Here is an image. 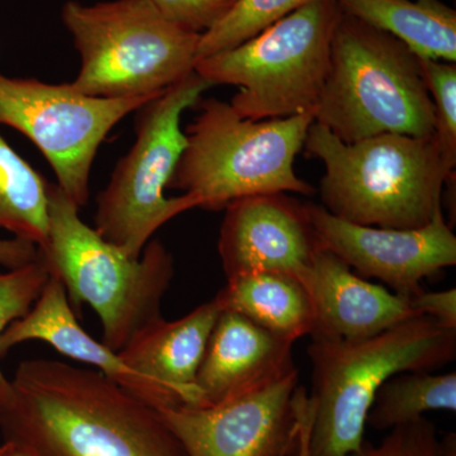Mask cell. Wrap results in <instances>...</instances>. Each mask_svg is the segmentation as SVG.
<instances>
[{
  "instance_id": "83f0119b",
  "label": "cell",
  "mask_w": 456,
  "mask_h": 456,
  "mask_svg": "<svg viewBox=\"0 0 456 456\" xmlns=\"http://www.w3.org/2000/svg\"><path fill=\"white\" fill-rule=\"evenodd\" d=\"M40 248L26 240H0V265L12 270L25 266L37 259Z\"/></svg>"
},
{
  "instance_id": "30bf717a",
  "label": "cell",
  "mask_w": 456,
  "mask_h": 456,
  "mask_svg": "<svg viewBox=\"0 0 456 456\" xmlns=\"http://www.w3.org/2000/svg\"><path fill=\"white\" fill-rule=\"evenodd\" d=\"M156 97L99 98L71 84L0 74V125L22 132L55 171L56 184L82 208L99 146L121 119Z\"/></svg>"
},
{
  "instance_id": "44dd1931",
  "label": "cell",
  "mask_w": 456,
  "mask_h": 456,
  "mask_svg": "<svg viewBox=\"0 0 456 456\" xmlns=\"http://www.w3.org/2000/svg\"><path fill=\"white\" fill-rule=\"evenodd\" d=\"M456 410V373L404 371L380 387L369 410L367 426L392 430L421 419L428 411Z\"/></svg>"
},
{
  "instance_id": "ac0fdd59",
  "label": "cell",
  "mask_w": 456,
  "mask_h": 456,
  "mask_svg": "<svg viewBox=\"0 0 456 456\" xmlns=\"http://www.w3.org/2000/svg\"><path fill=\"white\" fill-rule=\"evenodd\" d=\"M215 299L221 311L241 314L293 344L314 331L310 294L292 275L254 273L228 279Z\"/></svg>"
},
{
  "instance_id": "4fadbf2b",
  "label": "cell",
  "mask_w": 456,
  "mask_h": 456,
  "mask_svg": "<svg viewBox=\"0 0 456 456\" xmlns=\"http://www.w3.org/2000/svg\"><path fill=\"white\" fill-rule=\"evenodd\" d=\"M224 211L218 253L227 281L254 273L301 281L321 248L305 203L287 193L255 194Z\"/></svg>"
},
{
  "instance_id": "277c9868",
  "label": "cell",
  "mask_w": 456,
  "mask_h": 456,
  "mask_svg": "<svg viewBox=\"0 0 456 456\" xmlns=\"http://www.w3.org/2000/svg\"><path fill=\"white\" fill-rule=\"evenodd\" d=\"M314 122L342 142L382 134H435V110L419 57L395 36L341 13Z\"/></svg>"
},
{
  "instance_id": "8992f818",
  "label": "cell",
  "mask_w": 456,
  "mask_h": 456,
  "mask_svg": "<svg viewBox=\"0 0 456 456\" xmlns=\"http://www.w3.org/2000/svg\"><path fill=\"white\" fill-rule=\"evenodd\" d=\"M198 107L167 188L196 196L207 211L255 194L314 196V188L294 171L314 114L251 121L218 99H204Z\"/></svg>"
},
{
  "instance_id": "7c38bea8",
  "label": "cell",
  "mask_w": 456,
  "mask_h": 456,
  "mask_svg": "<svg viewBox=\"0 0 456 456\" xmlns=\"http://www.w3.org/2000/svg\"><path fill=\"white\" fill-rule=\"evenodd\" d=\"M318 242L362 278H374L399 296L422 292L424 279L456 264V237L443 211L415 230L362 226L305 203Z\"/></svg>"
},
{
  "instance_id": "d4e9b609",
  "label": "cell",
  "mask_w": 456,
  "mask_h": 456,
  "mask_svg": "<svg viewBox=\"0 0 456 456\" xmlns=\"http://www.w3.org/2000/svg\"><path fill=\"white\" fill-rule=\"evenodd\" d=\"M346 456H444L436 428L422 416L416 421L389 430L382 443L362 441V446Z\"/></svg>"
},
{
  "instance_id": "603a6c76",
  "label": "cell",
  "mask_w": 456,
  "mask_h": 456,
  "mask_svg": "<svg viewBox=\"0 0 456 456\" xmlns=\"http://www.w3.org/2000/svg\"><path fill=\"white\" fill-rule=\"evenodd\" d=\"M51 270L44 254L20 268L0 273V338L14 321L31 311L49 281ZM11 380L0 370V406L11 397Z\"/></svg>"
},
{
  "instance_id": "7a4b0ae2",
  "label": "cell",
  "mask_w": 456,
  "mask_h": 456,
  "mask_svg": "<svg viewBox=\"0 0 456 456\" xmlns=\"http://www.w3.org/2000/svg\"><path fill=\"white\" fill-rule=\"evenodd\" d=\"M312 393L298 402V456H346L364 441L369 410L387 380L434 371L456 356V330L417 316L362 341L312 338Z\"/></svg>"
},
{
  "instance_id": "e0dca14e",
  "label": "cell",
  "mask_w": 456,
  "mask_h": 456,
  "mask_svg": "<svg viewBox=\"0 0 456 456\" xmlns=\"http://www.w3.org/2000/svg\"><path fill=\"white\" fill-rule=\"evenodd\" d=\"M220 314L213 298L179 320L160 318L140 330L118 355L131 368L167 387L183 406L200 407L198 369Z\"/></svg>"
},
{
  "instance_id": "52a82bcc",
  "label": "cell",
  "mask_w": 456,
  "mask_h": 456,
  "mask_svg": "<svg viewBox=\"0 0 456 456\" xmlns=\"http://www.w3.org/2000/svg\"><path fill=\"white\" fill-rule=\"evenodd\" d=\"M61 20L82 62L71 86L90 97H158L197 64L200 35L165 20L152 0H69Z\"/></svg>"
},
{
  "instance_id": "8fae6325",
  "label": "cell",
  "mask_w": 456,
  "mask_h": 456,
  "mask_svg": "<svg viewBox=\"0 0 456 456\" xmlns=\"http://www.w3.org/2000/svg\"><path fill=\"white\" fill-rule=\"evenodd\" d=\"M298 369L207 407L159 411L188 456H298Z\"/></svg>"
},
{
  "instance_id": "9c48e42d",
  "label": "cell",
  "mask_w": 456,
  "mask_h": 456,
  "mask_svg": "<svg viewBox=\"0 0 456 456\" xmlns=\"http://www.w3.org/2000/svg\"><path fill=\"white\" fill-rule=\"evenodd\" d=\"M211 84L193 71L140 107L136 141L114 167L110 183L97 198L94 230L128 256L140 257L152 235L180 213L200 208L191 194L167 198L187 134L182 114L198 102Z\"/></svg>"
},
{
  "instance_id": "4316f807",
  "label": "cell",
  "mask_w": 456,
  "mask_h": 456,
  "mask_svg": "<svg viewBox=\"0 0 456 456\" xmlns=\"http://www.w3.org/2000/svg\"><path fill=\"white\" fill-rule=\"evenodd\" d=\"M410 305L419 314L434 318L441 326L456 330V289L422 292L410 297Z\"/></svg>"
},
{
  "instance_id": "d6986e66",
  "label": "cell",
  "mask_w": 456,
  "mask_h": 456,
  "mask_svg": "<svg viewBox=\"0 0 456 456\" xmlns=\"http://www.w3.org/2000/svg\"><path fill=\"white\" fill-rule=\"evenodd\" d=\"M342 13L395 36L419 57L456 61V12L441 0H338Z\"/></svg>"
},
{
  "instance_id": "cb8c5ba5",
  "label": "cell",
  "mask_w": 456,
  "mask_h": 456,
  "mask_svg": "<svg viewBox=\"0 0 456 456\" xmlns=\"http://www.w3.org/2000/svg\"><path fill=\"white\" fill-rule=\"evenodd\" d=\"M435 110V137L444 163L452 173L456 167V65L455 62L419 57Z\"/></svg>"
},
{
  "instance_id": "ffe728a7",
  "label": "cell",
  "mask_w": 456,
  "mask_h": 456,
  "mask_svg": "<svg viewBox=\"0 0 456 456\" xmlns=\"http://www.w3.org/2000/svg\"><path fill=\"white\" fill-rule=\"evenodd\" d=\"M49 187L0 134V230L44 248L50 230Z\"/></svg>"
},
{
  "instance_id": "7402d4cb",
  "label": "cell",
  "mask_w": 456,
  "mask_h": 456,
  "mask_svg": "<svg viewBox=\"0 0 456 456\" xmlns=\"http://www.w3.org/2000/svg\"><path fill=\"white\" fill-rule=\"evenodd\" d=\"M312 2L314 0H239L222 22L200 36L197 59L233 49Z\"/></svg>"
},
{
  "instance_id": "3957f363",
  "label": "cell",
  "mask_w": 456,
  "mask_h": 456,
  "mask_svg": "<svg viewBox=\"0 0 456 456\" xmlns=\"http://www.w3.org/2000/svg\"><path fill=\"white\" fill-rule=\"evenodd\" d=\"M303 149L308 158L325 165L321 206L335 217L362 226H426L443 211L444 185L455 179L435 134H382L346 143L314 122Z\"/></svg>"
},
{
  "instance_id": "6da1fadb",
  "label": "cell",
  "mask_w": 456,
  "mask_h": 456,
  "mask_svg": "<svg viewBox=\"0 0 456 456\" xmlns=\"http://www.w3.org/2000/svg\"><path fill=\"white\" fill-rule=\"evenodd\" d=\"M11 384L0 432L29 456H188L159 411L101 371L31 359Z\"/></svg>"
},
{
  "instance_id": "ba28073f",
  "label": "cell",
  "mask_w": 456,
  "mask_h": 456,
  "mask_svg": "<svg viewBox=\"0 0 456 456\" xmlns=\"http://www.w3.org/2000/svg\"><path fill=\"white\" fill-rule=\"evenodd\" d=\"M341 13L338 0H314L251 40L198 60L194 71L211 86H239L230 104L242 118L314 114Z\"/></svg>"
},
{
  "instance_id": "f1b7e54d",
  "label": "cell",
  "mask_w": 456,
  "mask_h": 456,
  "mask_svg": "<svg viewBox=\"0 0 456 456\" xmlns=\"http://www.w3.org/2000/svg\"><path fill=\"white\" fill-rule=\"evenodd\" d=\"M0 456H29L25 450L12 441H4L0 445Z\"/></svg>"
},
{
  "instance_id": "484cf974",
  "label": "cell",
  "mask_w": 456,
  "mask_h": 456,
  "mask_svg": "<svg viewBox=\"0 0 456 456\" xmlns=\"http://www.w3.org/2000/svg\"><path fill=\"white\" fill-rule=\"evenodd\" d=\"M152 3L173 25L202 36L222 22L239 0H152Z\"/></svg>"
},
{
  "instance_id": "5b68a950",
  "label": "cell",
  "mask_w": 456,
  "mask_h": 456,
  "mask_svg": "<svg viewBox=\"0 0 456 456\" xmlns=\"http://www.w3.org/2000/svg\"><path fill=\"white\" fill-rule=\"evenodd\" d=\"M50 230L40 248L61 279L71 308L89 305L102 323V342L119 353L140 330L163 318L161 303L175 275L174 257L159 240L128 256L84 224L59 185L49 187Z\"/></svg>"
},
{
  "instance_id": "5bb4252c",
  "label": "cell",
  "mask_w": 456,
  "mask_h": 456,
  "mask_svg": "<svg viewBox=\"0 0 456 456\" xmlns=\"http://www.w3.org/2000/svg\"><path fill=\"white\" fill-rule=\"evenodd\" d=\"M29 340L46 342L62 355L97 368L102 374L156 411L182 404L164 384L131 368L118 353L84 331L69 302L64 283L55 273H51L49 281L31 311L3 332L0 358L17 345Z\"/></svg>"
},
{
  "instance_id": "9a60e30c",
  "label": "cell",
  "mask_w": 456,
  "mask_h": 456,
  "mask_svg": "<svg viewBox=\"0 0 456 456\" xmlns=\"http://www.w3.org/2000/svg\"><path fill=\"white\" fill-rule=\"evenodd\" d=\"M301 281L314 310L311 338L367 340L419 316L410 298L369 283L326 248L317 251Z\"/></svg>"
},
{
  "instance_id": "2e32d148",
  "label": "cell",
  "mask_w": 456,
  "mask_h": 456,
  "mask_svg": "<svg viewBox=\"0 0 456 456\" xmlns=\"http://www.w3.org/2000/svg\"><path fill=\"white\" fill-rule=\"evenodd\" d=\"M292 350L293 342L241 314L221 311L198 369L200 407L236 397L292 370Z\"/></svg>"
}]
</instances>
